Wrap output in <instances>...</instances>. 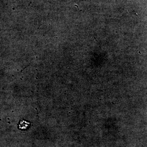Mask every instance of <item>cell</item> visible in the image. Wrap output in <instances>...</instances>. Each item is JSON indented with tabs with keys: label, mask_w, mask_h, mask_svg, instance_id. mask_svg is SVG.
<instances>
[{
	"label": "cell",
	"mask_w": 147,
	"mask_h": 147,
	"mask_svg": "<svg viewBox=\"0 0 147 147\" xmlns=\"http://www.w3.org/2000/svg\"><path fill=\"white\" fill-rule=\"evenodd\" d=\"M30 123L26 121H21V123L19 124V128L21 129H25L30 125Z\"/></svg>",
	"instance_id": "obj_1"
}]
</instances>
